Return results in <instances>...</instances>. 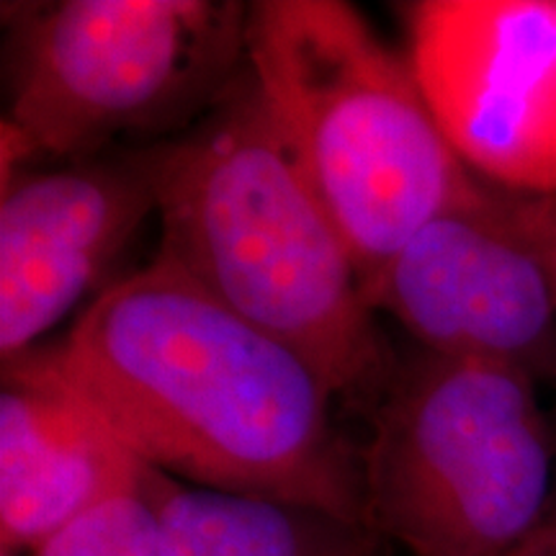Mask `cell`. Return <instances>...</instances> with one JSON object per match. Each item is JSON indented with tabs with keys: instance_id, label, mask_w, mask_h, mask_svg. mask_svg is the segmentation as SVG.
<instances>
[{
	"instance_id": "5bb4252c",
	"label": "cell",
	"mask_w": 556,
	"mask_h": 556,
	"mask_svg": "<svg viewBox=\"0 0 556 556\" xmlns=\"http://www.w3.org/2000/svg\"><path fill=\"white\" fill-rule=\"evenodd\" d=\"M0 556H29L24 552H9V548H0Z\"/></svg>"
},
{
	"instance_id": "52a82bcc",
	"label": "cell",
	"mask_w": 556,
	"mask_h": 556,
	"mask_svg": "<svg viewBox=\"0 0 556 556\" xmlns=\"http://www.w3.org/2000/svg\"><path fill=\"white\" fill-rule=\"evenodd\" d=\"M417 348L556 371V287L544 258L520 232L510 193L482 191L420 227L364 287Z\"/></svg>"
},
{
	"instance_id": "277c9868",
	"label": "cell",
	"mask_w": 556,
	"mask_h": 556,
	"mask_svg": "<svg viewBox=\"0 0 556 556\" xmlns=\"http://www.w3.org/2000/svg\"><path fill=\"white\" fill-rule=\"evenodd\" d=\"M366 420V526L407 556H505L552 505L556 428L526 368L413 345Z\"/></svg>"
},
{
	"instance_id": "7c38bea8",
	"label": "cell",
	"mask_w": 556,
	"mask_h": 556,
	"mask_svg": "<svg viewBox=\"0 0 556 556\" xmlns=\"http://www.w3.org/2000/svg\"><path fill=\"white\" fill-rule=\"evenodd\" d=\"M510 212L520 232L531 240V245L544 258L556 287V199L510 193Z\"/></svg>"
},
{
	"instance_id": "9c48e42d",
	"label": "cell",
	"mask_w": 556,
	"mask_h": 556,
	"mask_svg": "<svg viewBox=\"0 0 556 556\" xmlns=\"http://www.w3.org/2000/svg\"><path fill=\"white\" fill-rule=\"evenodd\" d=\"M150 467L62 379L45 348L5 361L0 384V548L29 554Z\"/></svg>"
},
{
	"instance_id": "6da1fadb",
	"label": "cell",
	"mask_w": 556,
	"mask_h": 556,
	"mask_svg": "<svg viewBox=\"0 0 556 556\" xmlns=\"http://www.w3.org/2000/svg\"><path fill=\"white\" fill-rule=\"evenodd\" d=\"M41 348L148 467L366 526L361 446L338 426L336 392L163 253Z\"/></svg>"
},
{
	"instance_id": "8992f818",
	"label": "cell",
	"mask_w": 556,
	"mask_h": 556,
	"mask_svg": "<svg viewBox=\"0 0 556 556\" xmlns=\"http://www.w3.org/2000/svg\"><path fill=\"white\" fill-rule=\"evenodd\" d=\"M402 16L417 86L462 163L556 199V0H417Z\"/></svg>"
},
{
	"instance_id": "7a4b0ae2",
	"label": "cell",
	"mask_w": 556,
	"mask_h": 556,
	"mask_svg": "<svg viewBox=\"0 0 556 556\" xmlns=\"http://www.w3.org/2000/svg\"><path fill=\"white\" fill-rule=\"evenodd\" d=\"M157 152V253L366 415L397 353L250 70Z\"/></svg>"
},
{
	"instance_id": "9a60e30c",
	"label": "cell",
	"mask_w": 556,
	"mask_h": 556,
	"mask_svg": "<svg viewBox=\"0 0 556 556\" xmlns=\"http://www.w3.org/2000/svg\"><path fill=\"white\" fill-rule=\"evenodd\" d=\"M554 428H556V420H554Z\"/></svg>"
},
{
	"instance_id": "ba28073f",
	"label": "cell",
	"mask_w": 556,
	"mask_h": 556,
	"mask_svg": "<svg viewBox=\"0 0 556 556\" xmlns=\"http://www.w3.org/2000/svg\"><path fill=\"white\" fill-rule=\"evenodd\" d=\"M157 144L116 148L0 191V356L13 361L65 319L157 214Z\"/></svg>"
},
{
	"instance_id": "5b68a950",
	"label": "cell",
	"mask_w": 556,
	"mask_h": 556,
	"mask_svg": "<svg viewBox=\"0 0 556 556\" xmlns=\"http://www.w3.org/2000/svg\"><path fill=\"white\" fill-rule=\"evenodd\" d=\"M5 21L3 178L34 155L75 163L180 135L248 67V5L232 0H58Z\"/></svg>"
},
{
	"instance_id": "8fae6325",
	"label": "cell",
	"mask_w": 556,
	"mask_h": 556,
	"mask_svg": "<svg viewBox=\"0 0 556 556\" xmlns=\"http://www.w3.org/2000/svg\"><path fill=\"white\" fill-rule=\"evenodd\" d=\"M157 484L160 471L150 467L139 482L88 507L29 556H157Z\"/></svg>"
},
{
	"instance_id": "4fadbf2b",
	"label": "cell",
	"mask_w": 556,
	"mask_h": 556,
	"mask_svg": "<svg viewBox=\"0 0 556 556\" xmlns=\"http://www.w3.org/2000/svg\"><path fill=\"white\" fill-rule=\"evenodd\" d=\"M505 556H556V490L546 516L541 518L539 526Z\"/></svg>"
},
{
	"instance_id": "30bf717a",
	"label": "cell",
	"mask_w": 556,
	"mask_h": 556,
	"mask_svg": "<svg viewBox=\"0 0 556 556\" xmlns=\"http://www.w3.org/2000/svg\"><path fill=\"white\" fill-rule=\"evenodd\" d=\"M157 556H392L364 523L315 507L229 495L160 471Z\"/></svg>"
},
{
	"instance_id": "3957f363",
	"label": "cell",
	"mask_w": 556,
	"mask_h": 556,
	"mask_svg": "<svg viewBox=\"0 0 556 556\" xmlns=\"http://www.w3.org/2000/svg\"><path fill=\"white\" fill-rule=\"evenodd\" d=\"M248 70L364 287L417 229L482 191L438 127L407 54L351 3H248Z\"/></svg>"
}]
</instances>
